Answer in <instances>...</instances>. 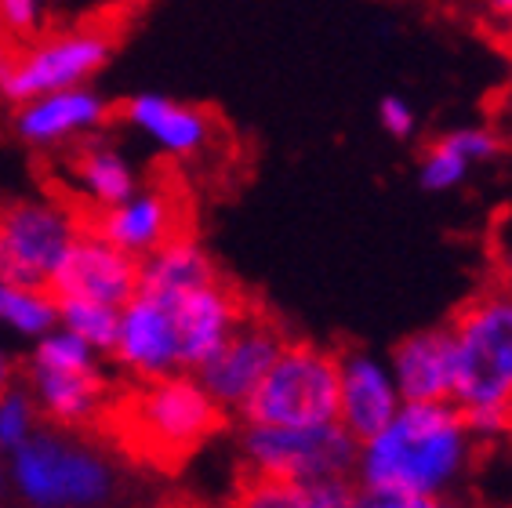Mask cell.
Masks as SVG:
<instances>
[{
    "label": "cell",
    "mask_w": 512,
    "mask_h": 508,
    "mask_svg": "<svg viewBox=\"0 0 512 508\" xmlns=\"http://www.w3.org/2000/svg\"><path fill=\"white\" fill-rule=\"evenodd\" d=\"M33 367H51V371H80V367H95L91 363V345L80 342L77 334L59 331L44 334V342L33 352Z\"/></svg>",
    "instance_id": "d4e9b609"
},
{
    "label": "cell",
    "mask_w": 512,
    "mask_h": 508,
    "mask_svg": "<svg viewBox=\"0 0 512 508\" xmlns=\"http://www.w3.org/2000/svg\"><path fill=\"white\" fill-rule=\"evenodd\" d=\"M0 320L22 334H48L59 323V305L40 287H19L0 280Z\"/></svg>",
    "instance_id": "7402d4cb"
},
{
    "label": "cell",
    "mask_w": 512,
    "mask_h": 508,
    "mask_svg": "<svg viewBox=\"0 0 512 508\" xmlns=\"http://www.w3.org/2000/svg\"><path fill=\"white\" fill-rule=\"evenodd\" d=\"M291 342L284 323L255 302V309L229 331V338L197 367V381L222 407H240L262 374L273 367L280 349Z\"/></svg>",
    "instance_id": "9c48e42d"
},
{
    "label": "cell",
    "mask_w": 512,
    "mask_h": 508,
    "mask_svg": "<svg viewBox=\"0 0 512 508\" xmlns=\"http://www.w3.org/2000/svg\"><path fill=\"white\" fill-rule=\"evenodd\" d=\"M160 508H204L200 501H193V498H168Z\"/></svg>",
    "instance_id": "836d02e7"
},
{
    "label": "cell",
    "mask_w": 512,
    "mask_h": 508,
    "mask_svg": "<svg viewBox=\"0 0 512 508\" xmlns=\"http://www.w3.org/2000/svg\"><path fill=\"white\" fill-rule=\"evenodd\" d=\"M353 508H458L436 494H414V490L393 487H360L353 490Z\"/></svg>",
    "instance_id": "4316f807"
},
{
    "label": "cell",
    "mask_w": 512,
    "mask_h": 508,
    "mask_svg": "<svg viewBox=\"0 0 512 508\" xmlns=\"http://www.w3.org/2000/svg\"><path fill=\"white\" fill-rule=\"evenodd\" d=\"M117 363H124L138 381L164 378L178 371V342L171 327L168 305L153 294L138 291L124 309H120V334L113 345Z\"/></svg>",
    "instance_id": "9a60e30c"
},
{
    "label": "cell",
    "mask_w": 512,
    "mask_h": 508,
    "mask_svg": "<svg viewBox=\"0 0 512 508\" xmlns=\"http://www.w3.org/2000/svg\"><path fill=\"white\" fill-rule=\"evenodd\" d=\"M59 320L69 334H77L80 342H88L91 349L113 352L120 334V309L102 302H88V298H59Z\"/></svg>",
    "instance_id": "603a6c76"
},
{
    "label": "cell",
    "mask_w": 512,
    "mask_h": 508,
    "mask_svg": "<svg viewBox=\"0 0 512 508\" xmlns=\"http://www.w3.org/2000/svg\"><path fill=\"white\" fill-rule=\"evenodd\" d=\"M168 305L178 342V371L197 374L200 363L226 342L229 331L255 309V298L240 291L229 276L160 298Z\"/></svg>",
    "instance_id": "8fae6325"
},
{
    "label": "cell",
    "mask_w": 512,
    "mask_h": 508,
    "mask_svg": "<svg viewBox=\"0 0 512 508\" xmlns=\"http://www.w3.org/2000/svg\"><path fill=\"white\" fill-rule=\"evenodd\" d=\"M393 367L407 403H447L454 389V342L447 327L418 331L393 349Z\"/></svg>",
    "instance_id": "ac0fdd59"
},
{
    "label": "cell",
    "mask_w": 512,
    "mask_h": 508,
    "mask_svg": "<svg viewBox=\"0 0 512 508\" xmlns=\"http://www.w3.org/2000/svg\"><path fill=\"white\" fill-rule=\"evenodd\" d=\"M483 4H487V11H491V15L512 22V0H483Z\"/></svg>",
    "instance_id": "1f68e13d"
},
{
    "label": "cell",
    "mask_w": 512,
    "mask_h": 508,
    "mask_svg": "<svg viewBox=\"0 0 512 508\" xmlns=\"http://www.w3.org/2000/svg\"><path fill=\"white\" fill-rule=\"evenodd\" d=\"M106 124H113V102L88 88H66L22 102L15 117V135L33 149H51L95 135Z\"/></svg>",
    "instance_id": "5bb4252c"
},
{
    "label": "cell",
    "mask_w": 512,
    "mask_h": 508,
    "mask_svg": "<svg viewBox=\"0 0 512 508\" xmlns=\"http://www.w3.org/2000/svg\"><path fill=\"white\" fill-rule=\"evenodd\" d=\"M502 421H505V432L512 436V392L505 396V403H502Z\"/></svg>",
    "instance_id": "e575fe53"
},
{
    "label": "cell",
    "mask_w": 512,
    "mask_h": 508,
    "mask_svg": "<svg viewBox=\"0 0 512 508\" xmlns=\"http://www.w3.org/2000/svg\"><path fill=\"white\" fill-rule=\"evenodd\" d=\"M494 280L512 287V236H498L494 244Z\"/></svg>",
    "instance_id": "4dcf8cb0"
},
{
    "label": "cell",
    "mask_w": 512,
    "mask_h": 508,
    "mask_svg": "<svg viewBox=\"0 0 512 508\" xmlns=\"http://www.w3.org/2000/svg\"><path fill=\"white\" fill-rule=\"evenodd\" d=\"M73 236L77 218L62 200L0 204V280L44 291Z\"/></svg>",
    "instance_id": "ba28073f"
},
{
    "label": "cell",
    "mask_w": 512,
    "mask_h": 508,
    "mask_svg": "<svg viewBox=\"0 0 512 508\" xmlns=\"http://www.w3.org/2000/svg\"><path fill=\"white\" fill-rule=\"evenodd\" d=\"M483 440L487 436L469 429L458 403H407L375 440H367L360 483L440 494L469 469Z\"/></svg>",
    "instance_id": "7a4b0ae2"
},
{
    "label": "cell",
    "mask_w": 512,
    "mask_h": 508,
    "mask_svg": "<svg viewBox=\"0 0 512 508\" xmlns=\"http://www.w3.org/2000/svg\"><path fill=\"white\" fill-rule=\"evenodd\" d=\"M69 146H73V153H69L66 167H69V178L77 182V193H69V200L59 196V200L73 211V218L124 204L138 189V178L131 171V164L113 146L95 142L91 135L77 138Z\"/></svg>",
    "instance_id": "2e32d148"
},
{
    "label": "cell",
    "mask_w": 512,
    "mask_h": 508,
    "mask_svg": "<svg viewBox=\"0 0 512 508\" xmlns=\"http://www.w3.org/2000/svg\"><path fill=\"white\" fill-rule=\"evenodd\" d=\"M120 37L124 22L99 15L69 30L30 40L19 51H0V95L22 106L48 91L84 88L109 66L113 51L120 48Z\"/></svg>",
    "instance_id": "5b68a950"
},
{
    "label": "cell",
    "mask_w": 512,
    "mask_h": 508,
    "mask_svg": "<svg viewBox=\"0 0 512 508\" xmlns=\"http://www.w3.org/2000/svg\"><path fill=\"white\" fill-rule=\"evenodd\" d=\"M40 8L44 0H0V33L33 40V33L40 30Z\"/></svg>",
    "instance_id": "f1b7e54d"
},
{
    "label": "cell",
    "mask_w": 512,
    "mask_h": 508,
    "mask_svg": "<svg viewBox=\"0 0 512 508\" xmlns=\"http://www.w3.org/2000/svg\"><path fill=\"white\" fill-rule=\"evenodd\" d=\"M44 291L59 298H88V302L124 309L138 294V258L113 247L99 233L77 229L62 251L59 265L51 269Z\"/></svg>",
    "instance_id": "7c38bea8"
},
{
    "label": "cell",
    "mask_w": 512,
    "mask_h": 508,
    "mask_svg": "<svg viewBox=\"0 0 512 508\" xmlns=\"http://www.w3.org/2000/svg\"><path fill=\"white\" fill-rule=\"evenodd\" d=\"M88 429L131 465L178 472L226 429V407L211 400L193 374H164L128 389H109Z\"/></svg>",
    "instance_id": "6da1fadb"
},
{
    "label": "cell",
    "mask_w": 512,
    "mask_h": 508,
    "mask_svg": "<svg viewBox=\"0 0 512 508\" xmlns=\"http://www.w3.org/2000/svg\"><path fill=\"white\" fill-rule=\"evenodd\" d=\"M218 276L222 269L197 244V236H178L146 258H138V291L153 294V298H168V294L189 291V287L211 284Z\"/></svg>",
    "instance_id": "ffe728a7"
},
{
    "label": "cell",
    "mask_w": 512,
    "mask_h": 508,
    "mask_svg": "<svg viewBox=\"0 0 512 508\" xmlns=\"http://www.w3.org/2000/svg\"><path fill=\"white\" fill-rule=\"evenodd\" d=\"M454 153H462L469 164H487L502 153V138L494 127H458V131H447L440 135Z\"/></svg>",
    "instance_id": "83f0119b"
},
{
    "label": "cell",
    "mask_w": 512,
    "mask_h": 508,
    "mask_svg": "<svg viewBox=\"0 0 512 508\" xmlns=\"http://www.w3.org/2000/svg\"><path fill=\"white\" fill-rule=\"evenodd\" d=\"M0 494H4V465H0Z\"/></svg>",
    "instance_id": "d590c367"
},
{
    "label": "cell",
    "mask_w": 512,
    "mask_h": 508,
    "mask_svg": "<svg viewBox=\"0 0 512 508\" xmlns=\"http://www.w3.org/2000/svg\"><path fill=\"white\" fill-rule=\"evenodd\" d=\"M338 367H342V403H338V425H342L356 443L375 440L378 432L393 421L396 392L371 356L356 349H338Z\"/></svg>",
    "instance_id": "e0dca14e"
},
{
    "label": "cell",
    "mask_w": 512,
    "mask_h": 508,
    "mask_svg": "<svg viewBox=\"0 0 512 508\" xmlns=\"http://www.w3.org/2000/svg\"><path fill=\"white\" fill-rule=\"evenodd\" d=\"M30 389L37 396V407L44 418H51L62 429H88L91 418L109 396V381L99 367H80V371H51L30 363Z\"/></svg>",
    "instance_id": "d6986e66"
},
{
    "label": "cell",
    "mask_w": 512,
    "mask_h": 508,
    "mask_svg": "<svg viewBox=\"0 0 512 508\" xmlns=\"http://www.w3.org/2000/svg\"><path fill=\"white\" fill-rule=\"evenodd\" d=\"M244 461L255 465V469H266L291 479L349 476V469L356 465V440L338 421L316 425V429L247 425Z\"/></svg>",
    "instance_id": "30bf717a"
},
{
    "label": "cell",
    "mask_w": 512,
    "mask_h": 508,
    "mask_svg": "<svg viewBox=\"0 0 512 508\" xmlns=\"http://www.w3.org/2000/svg\"><path fill=\"white\" fill-rule=\"evenodd\" d=\"M11 374H15V367H11V360L4 356V352H0V392L11 385Z\"/></svg>",
    "instance_id": "d6a6232c"
},
{
    "label": "cell",
    "mask_w": 512,
    "mask_h": 508,
    "mask_svg": "<svg viewBox=\"0 0 512 508\" xmlns=\"http://www.w3.org/2000/svg\"><path fill=\"white\" fill-rule=\"evenodd\" d=\"M342 367L338 349L313 342H287L251 396L240 403L247 425L269 429H316L338 421Z\"/></svg>",
    "instance_id": "277c9868"
},
{
    "label": "cell",
    "mask_w": 512,
    "mask_h": 508,
    "mask_svg": "<svg viewBox=\"0 0 512 508\" xmlns=\"http://www.w3.org/2000/svg\"><path fill=\"white\" fill-rule=\"evenodd\" d=\"M469 160L462 153H454L444 138H436L433 146L425 149L422 164H418V182L429 193H447V189H458L469 175Z\"/></svg>",
    "instance_id": "cb8c5ba5"
},
{
    "label": "cell",
    "mask_w": 512,
    "mask_h": 508,
    "mask_svg": "<svg viewBox=\"0 0 512 508\" xmlns=\"http://www.w3.org/2000/svg\"><path fill=\"white\" fill-rule=\"evenodd\" d=\"M33 407L30 392L22 389H4L0 392V450H15L33 436Z\"/></svg>",
    "instance_id": "484cf974"
},
{
    "label": "cell",
    "mask_w": 512,
    "mask_h": 508,
    "mask_svg": "<svg viewBox=\"0 0 512 508\" xmlns=\"http://www.w3.org/2000/svg\"><path fill=\"white\" fill-rule=\"evenodd\" d=\"M113 120H128L131 127L146 131L160 149L175 160H197L218 138V117L204 106L175 102L168 95H135L128 102H113Z\"/></svg>",
    "instance_id": "4fadbf2b"
},
{
    "label": "cell",
    "mask_w": 512,
    "mask_h": 508,
    "mask_svg": "<svg viewBox=\"0 0 512 508\" xmlns=\"http://www.w3.org/2000/svg\"><path fill=\"white\" fill-rule=\"evenodd\" d=\"M226 508H313V479L276 476L244 461Z\"/></svg>",
    "instance_id": "44dd1931"
},
{
    "label": "cell",
    "mask_w": 512,
    "mask_h": 508,
    "mask_svg": "<svg viewBox=\"0 0 512 508\" xmlns=\"http://www.w3.org/2000/svg\"><path fill=\"white\" fill-rule=\"evenodd\" d=\"M77 229L99 233L120 251L146 258L178 236H193V204L182 178L160 175L146 189H135L124 204L80 215Z\"/></svg>",
    "instance_id": "52a82bcc"
},
{
    "label": "cell",
    "mask_w": 512,
    "mask_h": 508,
    "mask_svg": "<svg viewBox=\"0 0 512 508\" xmlns=\"http://www.w3.org/2000/svg\"><path fill=\"white\" fill-rule=\"evenodd\" d=\"M378 124H382L385 135L396 138V142H407V138L418 131V117H414V109L407 106L400 95H385L382 102H378Z\"/></svg>",
    "instance_id": "f546056e"
},
{
    "label": "cell",
    "mask_w": 512,
    "mask_h": 508,
    "mask_svg": "<svg viewBox=\"0 0 512 508\" xmlns=\"http://www.w3.org/2000/svg\"><path fill=\"white\" fill-rule=\"evenodd\" d=\"M15 490L33 508H102L117 494V472L95 447L62 436H30L11 450Z\"/></svg>",
    "instance_id": "8992f818"
},
{
    "label": "cell",
    "mask_w": 512,
    "mask_h": 508,
    "mask_svg": "<svg viewBox=\"0 0 512 508\" xmlns=\"http://www.w3.org/2000/svg\"><path fill=\"white\" fill-rule=\"evenodd\" d=\"M454 342V389L451 400L462 407L476 436L505 432L502 403L512 392V287L491 280L469 294L451 323Z\"/></svg>",
    "instance_id": "3957f363"
}]
</instances>
